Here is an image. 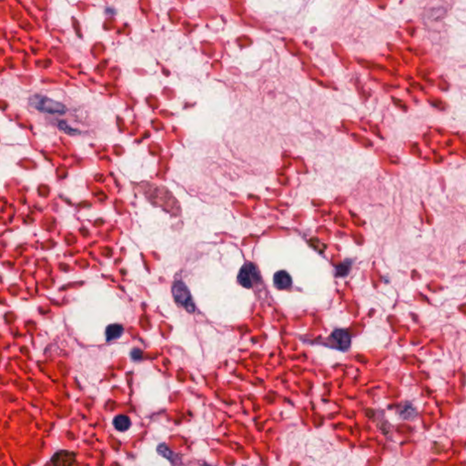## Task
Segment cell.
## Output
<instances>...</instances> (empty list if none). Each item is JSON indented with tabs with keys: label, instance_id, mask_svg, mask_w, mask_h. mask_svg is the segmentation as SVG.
I'll return each instance as SVG.
<instances>
[{
	"label": "cell",
	"instance_id": "obj_7",
	"mask_svg": "<svg viewBox=\"0 0 466 466\" xmlns=\"http://www.w3.org/2000/svg\"><path fill=\"white\" fill-rule=\"evenodd\" d=\"M124 333V329L119 324H111L107 326L106 330V339L107 341H111V340H117L122 336Z\"/></svg>",
	"mask_w": 466,
	"mask_h": 466
},
{
	"label": "cell",
	"instance_id": "obj_1",
	"mask_svg": "<svg viewBox=\"0 0 466 466\" xmlns=\"http://www.w3.org/2000/svg\"><path fill=\"white\" fill-rule=\"evenodd\" d=\"M29 103L32 107L38 109V111L50 115H61L67 110L63 104L38 95L32 97Z\"/></svg>",
	"mask_w": 466,
	"mask_h": 466
},
{
	"label": "cell",
	"instance_id": "obj_4",
	"mask_svg": "<svg viewBox=\"0 0 466 466\" xmlns=\"http://www.w3.org/2000/svg\"><path fill=\"white\" fill-rule=\"evenodd\" d=\"M51 463L53 466H74L76 454L69 451H60L53 455Z\"/></svg>",
	"mask_w": 466,
	"mask_h": 466
},
{
	"label": "cell",
	"instance_id": "obj_10",
	"mask_svg": "<svg viewBox=\"0 0 466 466\" xmlns=\"http://www.w3.org/2000/svg\"><path fill=\"white\" fill-rule=\"evenodd\" d=\"M350 269H351V261H350V260L344 261V262L338 268L337 275L340 276V277L345 276V275L348 274V272L350 271Z\"/></svg>",
	"mask_w": 466,
	"mask_h": 466
},
{
	"label": "cell",
	"instance_id": "obj_8",
	"mask_svg": "<svg viewBox=\"0 0 466 466\" xmlns=\"http://www.w3.org/2000/svg\"><path fill=\"white\" fill-rule=\"evenodd\" d=\"M113 425L118 431L124 432L130 427L131 422L127 415H118L114 418Z\"/></svg>",
	"mask_w": 466,
	"mask_h": 466
},
{
	"label": "cell",
	"instance_id": "obj_5",
	"mask_svg": "<svg viewBox=\"0 0 466 466\" xmlns=\"http://www.w3.org/2000/svg\"><path fill=\"white\" fill-rule=\"evenodd\" d=\"M332 339L335 341L338 349L346 351L351 345V338L345 330H336L332 334Z\"/></svg>",
	"mask_w": 466,
	"mask_h": 466
},
{
	"label": "cell",
	"instance_id": "obj_6",
	"mask_svg": "<svg viewBox=\"0 0 466 466\" xmlns=\"http://www.w3.org/2000/svg\"><path fill=\"white\" fill-rule=\"evenodd\" d=\"M273 284L279 290L289 289L292 285V279L286 271H279L273 276Z\"/></svg>",
	"mask_w": 466,
	"mask_h": 466
},
{
	"label": "cell",
	"instance_id": "obj_11",
	"mask_svg": "<svg viewBox=\"0 0 466 466\" xmlns=\"http://www.w3.org/2000/svg\"><path fill=\"white\" fill-rule=\"evenodd\" d=\"M58 126H59L60 129H62L64 132H66L69 135H78V134H80L79 130H77V129L70 128L65 121H59Z\"/></svg>",
	"mask_w": 466,
	"mask_h": 466
},
{
	"label": "cell",
	"instance_id": "obj_3",
	"mask_svg": "<svg viewBox=\"0 0 466 466\" xmlns=\"http://www.w3.org/2000/svg\"><path fill=\"white\" fill-rule=\"evenodd\" d=\"M238 281L240 285H242L244 288H252L254 283H258L259 281V272L258 269L252 263L242 266L238 275Z\"/></svg>",
	"mask_w": 466,
	"mask_h": 466
},
{
	"label": "cell",
	"instance_id": "obj_9",
	"mask_svg": "<svg viewBox=\"0 0 466 466\" xmlns=\"http://www.w3.org/2000/svg\"><path fill=\"white\" fill-rule=\"evenodd\" d=\"M415 410L413 406H411V404H406V406L402 408V412H401V415L406 420L413 419L415 416Z\"/></svg>",
	"mask_w": 466,
	"mask_h": 466
},
{
	"label": "cell",
	"instance_id": "obj_2",
	"mask_svg": "<svg viewBox=\"0 0 466 466\" xmlns=\"http://www.w3.org/2000/svg\"><path fill=\"white\" fill-rule=\"evenodd\" d=\"M172 293L175 301L180 305H181L183 308H185L189 312H193L195 311V305L192 301L190 292L187 286L183 283L176 282L173 285Z\"/></svg>",
	"mask_w": 466,
	"mask_h": 466
}]
</instances>
